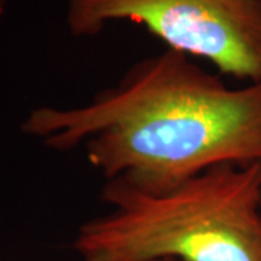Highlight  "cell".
I'll return each mask as SVG.
<instances>
[{"mask_svg": "<svg viewBox=\"0 0 261 261\" xmlns=\"http://www.w3.org/2000/svg\"><path fill=\"white\" fill-rule=\"evenodd\" d=\"M20 130L60 152L83 147L106 180L160 193L215 166L261 163V82L232 89L164 49L90 102L34 108Z\"/></svg>", "mask_w": 261, "mask_h": 261, "instance_id": "obj_1", "label": "cell"}, {"mask_svg": "<svg viewBox=\"0 0 261 261\" xmlns=\"http://www.w3.org/2000/svg\"><path fill=\"white\" fill-rule=\"evenodd\" d=\"M111 211L84 222L73 248L108 261H261V163L222 164L152 193L108 180Z\"/></svg>", "mask_w": 261, "mask_h": 261, "instance_id": "obj_2", "label": "cell"}, {"mask_svg": "<svg viewBox=\"0 0 261 261\" xmlns=\"http://www.w3.org/2000/svg\"><path fill=\"white\" fill-rule=\"evenodd\" d=\"M116 20L147 28L167 49L206 60L222 74L261 82L258 0H68L73 37H97Z\"/></svg>", "mask_w": 261, "mask_h": 261, "instance_id": "obj_3", "label": "cell"}, {"mask_svg": "<svg viewBox=\"0 0 261 261\" xmlns=\"http://www.w3.org/2000/svg\"><path fill=\"white\" fill-rule=\"evenodd\" d=\"M83 261H108V260H105V258H102V257H86V258H83Z\"/></svg>", "mask_w": 261, "mask_h": 261, "instance_id": "obj_4", "label": "cell"}, {"mask_svg": "<svg viewBox=\"0 0 261 261\" xmlns=\"http://www.w3.org/2000/svg\"><path fill=\"white\" fill-rule=\"evenodd\" d=\"M5 9H6V0H0V16L5 13Z\"/></svg>", "mask_w": 261, "mask_h": 261, "instance_id": "obj_5", "label": "cell"}, {"mask_svg": "<svg viewBox=\"0 0 261 261\" xmlns=\"http://www.w3.org/2000/svg\"><path fill=\"white\" fill-rule=\"evenodd\" d=\"M151 261H177L176 258H157V260H151Z\"/></svg>", "mask_w": 261, "mask_h": 261, "instance_id": "obj_6", "label": "cell"}, {"mask_svg": "<svg viewBox=\"0 0 261 261\" xmlns=\"http://www.w3.org/2000/svg\"><path fill=\"white\" fill-rule=\"evenodd\" d=\"M258 2H260V3H261V0H258Z\"/></svg>", "mask_w": 261, "mask_h": 261, "instance_id": "obj_7", "label": "cell"}]
</instances>
